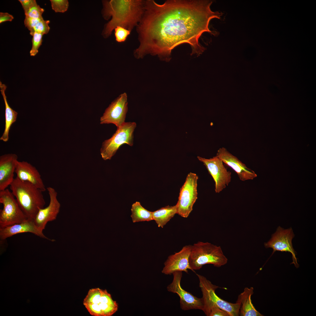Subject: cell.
<instances>
[{"label": "cell", "instance_id": "6da1fadb", "mask_svg": "<svg viewBox=\"0 0 316 316\" xmlns=\"http://www.w3.org/2000/svg\"><path fill=\"white\" fill-rule=\"evenodd\" d=\"M212 1L201 0H169L160 4L154 0L144 3V10L138 28L140 45L135 52L138 58L146 54L157 55L168 62L172 50L183 44H189L191 55L200 56L205 48L199 42L202 34H214L209 28L210 21L220 19L222 13L213 11Z\"/></svg>", "mask_w": 316, "mask_h": 316}, {"label": "cell", "instance_id": "7a4b0ae2", "mask_svg": "<svg viewBox=\"0 0 316 316\" xmlns=\"http://www.w3.org/2000/svg\"><path fill=\"white\" fill-rule=\"evenodd\" d=\"M103 2L104 18L108 20L112 16L103 31L105 38L109 36L117 26L131 30L141 19L144 10V4L142 0H111Z\"/></svg>", "mask_w": 316, "mask_h": 316}, {"label": "cell", "instance_id": "3957f363", "mask_svg": "<svg viewBox=\"0 0 316 316\" xmlns=\"http://www.w3.org/2000/svg\"><path fill=\"white\" fill-rule=\"evenodd\" d=\"M10 188L28 219H33L39 209L44 207L43 192L32 183L16 177Z\"/></svg>", "mask_w": 316, "mask_h": 316}, {"label": "cell", "instance_id": "277c9868", "mask_svg": "<svg viewBox=\"0 0 316 316\" xmlns=\"http://www.w3.org/2000/svg\"><path fill=\"white\" fill-rule=\"evenodd\" d=\"M228 260L220 246L201 241L191 245L189 262L194 272L207 264L220 267L226 264Z\"/></svg>", "mask_w": 316, "mask_h": 316}, {"label": "cell", "instance_id": "5b68a950", "mask_svg": "<svg viewBox=\"0 0 316 316\" xmlns=\"http://www.w3.org/2000/svg\"><path fill=\"white\" fill-rule=\"evenodd\" d=\"M199 280V286L202 292L203 307L202 311L208 316L210 311L216 306L227 312L229 316L239 315L240 305L232 303L221 298L215 293L219 287L213 284L205 276L196 274Z\"/></svg>", "mask_w": 316, "mask_h": 316}, {"label": "cell", "instance_id": "8992f818", "mask_svg": "<svg viewBox=\"0 0 316 316\" xmlns=\"http://www.w3.org/2000/svg\"><path fill=\"white\" fill-rule=\"evenodd\" d=\"M83 304L93 316H111L117 310L118 305L106 289L98 288L90 289L83 300Z\"/></svg>", "mask_w": 316, "mask_h": 316}, {"label": "cell", "instance_id": "52a82bcc", "mask_svg": "<svg viewBox=\"0 0 316 316\" xmlns=\"http://www.w3.org/2000/svg\"><path fill=\"white\" fill-rule=\"evenodd\" d=\"M136 126L135 122H125L117 128L112 137L105 140L100 149L102 157L104 160L110 159L120 147L124 144L132 146L133 143V133Z\"/></svg>", "mask_w": 316, "mask_h": 316}, {"label": "cell", "instance_id": "ba28073f", "mask_svg": "<svg viewBox=\"0 0 316 316\" xmlns=\"http://www.w3.org/2000/svg\"><path fill=\"white\" fill-rule=\"evenodd\" d=\"M11 191L8 189L0 191V228L22 222L28 219Z\"/></svg>", "mask_w": 316, "mask_h": 316}, {"label": "cell", "instance_id": "9c48e42d", "mask_svg": "<svg viewBox=\"0 0 316 316\" xmlns=\"http://www.w3.org/2000/svg\"><path fill=\"white\" fill-rule=\"evenodd\" d=\"M198 179V176L196 174L189 173L180 189L178 200L176 204L177 214L184 218L188 217L197 198Z\"/></svg>", "mask_w": 316, "mask_h": 316}, {"label": "cell", "instance_id": "30bf717a", "mask_svg": "<svg viewBox=\"0 0 316 316\" xmlns=\"http://www.w3.org/2000/svg\"><path fill=\"white\" fill-rule=\"evenodd\" d=\"M202 162L215 183V191L219 193L228 186L231 180V173L228 171L223 162L217 156L209 159L197 156Z\"/></svg>", "mask_w": 316, "mask_h": 316}, {"label": "cell", "instance_id": "8fae6325", "mask_svg": "<svg viewBox=\"0 0 316 316\" xmlns=\"http://www.w3.org/2000/svg\"><path fill=\"white\" fill-rule=\"evenodd\" d=\"M173 279L167 287V291L177 294L180 298V308L183 310L198 309L202 310L203 307L202 298H200L183 289L181 284L182 272H176L172 274Z\"/></svg>", "mask_w": 316, "mask_h": 316}, {"label": "cell", "instance_id": "7c38bea8", "mask_svg": "<svg viewBox=\"0 0 316 316\" xmlns=\"http://www.w3.org/2000/svg\"><path fill=\"white\" fill-rule=\"evenodd\" d=\"M294 235L291 227L287 229H284L280 226L277 229L275 232L272 235L270 239L264 244L265 247L271 248L273 250L272 255L276 251L288 252L292 255L293 260L291 264H293L297 268L299 267L297 258L296 257V252L293 249L292 241L294 237Z\"/></svg>", "mask_w": 316, "mask_h": 316}, {"label": "cell", "instance_id": "4fadbf2b", "mask_svg": "<svg viewBox=\"0 0 316 316\" xmlns=\"http://www.w3.org/2000/svg\"><path fill=\"white\" fill-rule=\"evenodd\" d=\"M127 95L126 93L121 95L111 103L101 117V124L112 123L117 128L125 122L128 110Z\"/></svg>", "mask_w": 316, "mask_h": 316}, {"label": "cell", "instance_id": "5bb4252c", "mask_svg": "<svg viewBox=\"0 0 316 316\" xmlns=\"http://www.w3.org/2000/svg\"><path fill=\"white\" fill-rule=\"evenodd\" d=\"M191 249V245H186L179 252L169 256L164 263L162 273L170 275L176 272H184L188 273V269L193 272L189 262Z\"/></svg>", "mask_w": 316, "mask_h": 316}, {"label": "cell", "instance_id": "9a60e30c", "mask_svg": "<svg viewBox=\"0 0 316 316\" xmlns=\"http://www.w3.org/2000/svg\"><path fill=\"white\" fill-rule=\"evenodd\" d=\"M50 197L49 205L39 210L33 220L37 227L43 231L47 223L56 219L60 209L61 205L58 201L57 193L55 190L51 187L47 188Z\"/></svg>", "mask_w": 316, "mask_h": 316}, {"label": "cell", "instance_id": "2e32d148", "mask_svg": "<svg viewBox=\"0 0 316 316\" xmlns=\"http://www.w3.org/2000/svg\"><path fill=\"white\" fill-rule=\"evenodd\" d=\"M216 156L235 171L241 181H244L252 180L257 177L256 174L253 171L248 168L225 148H220L217 151Z\"/></svg>", "mask_w": 316, "mask_h": 316}, {"label": "cell", "instance_id": "e0dca14e", "mask_svg": "<svg viewBox=\"0 0 316 316\" xmlns=\"http://www.w3.org/2000/svg\"><path fill=\"white\" fill-rule=\"evenodd\" d=\"M15 173L20 180L29 182L43 192L46 188L39 172L34 166L27 162H16Z\"/></svg>", "mask_w": 316, "mask_h": 316}, {"label": "cell", "instance_id": "ac0fdd59", "mask_svg": "<svg viewBox=\"0 0 316 316\" xmlns=\"http://www.w3.org/2000/svg\"><path fill=\"white\" fill-rule=\"evenodd\" d=\"M30 233L41 238L53 241L46 237L37 226L33 219H28L20 223L4 228H0V239L4 241L7 238L17 234Z\"/></svg>", "mask_w": 316, "mask_h": 316}, {"label": "cell", "instance_id": "d6986e66", "mask_svg": "<svg viewBox=\"0 0 316 316\" xmlns=\"http://www.w3.org/2000/svg\"><path fill=\"white\" fill-rule=\"evenodd\" d=\"M18 158L16 154L12 153L0 156V191L7 189L13 181Z\"/></svg>", "mask_w": 316, "mask_h": 316}, {"label": "cell", "instance_id": "ffe728a7", "mask_svg": "<svg viewBox=\"0 0 316 316\" xmlns=\"http://www.w3.org/2000/svg\"><path fill=\"white\" fill-rule=\"evenodd\" d=\"M254 293V288L245 287L238 296L236 303L240 305L239 315L241 316H263L257 311L252 302L251 297Z\"/></svg>", "mask_w": 316, "mask_h": 316}, {"label": "cell", "instance_id": "44dd1931", "mask_svg": "<svg viewBox=\"0 0 316 316\" xmlns=\"http://www.w3.org/2000/svg\"><path fill=\"white\" fill-rule=\"evenodd\" d=\"M0 88L5 106V129L2 135L0 138V140L6 142L9 139V134L10 128L12 125L16 121L18 113L9 106L5 94L6 86L5 84H3L1 81L0 82Z\"/></svg>", "mask_w": 316, "mask_h": 316}, {"label": "cell", "instance_id": "7402d4cb", "mask_svg": "<svg viewBox=\"0 0 316 316\" xmlns=\"http://www.w3.org/2000/svg\"><path fill=\"white\" fill-rule=\"evenodd\" d=\"M176 205L173 206L168 205L152 212L153 220L158 227L162 228L177 214Z\"/></svg>", "mask_w": 316, "mask_h": 316}, {"label": "cell", "instance_id": "603a6c76", "mask_svg": "<svg viewBox=\"0 0 316 316\" xmlns=\"http://www.w3.org/2000/svg\"><path fill=\"white\" fill-rule=\"evenodd\" d=\"M49 20H44L43 18L34 19L25 16L24 20L25 27L30 31V34L32 36L35 32L43 35L47 34L50 28L49 26Z\"/></svg>", "mask_w": 316, "mask_h": 316}, {"label": "cell", "instance_id": "cb8c5ba5", "mask_svg": "<svg viewBox=\"0 0 316 316\" xmlns=\"http://www.w3.org/2000/svg\"><path fill=\"white\" fill-rule=\"evenodd\" d=\"M131 210V217L133 223L153 220L152 212L144 208L139 202L136 201L133 203Z\"/></svg>", "mask_w": 316, "mask_h": 316}, {"label": "cell", "instance_id": "d4e9b609", "mask_svg": "<svg viewBox=\"0 0 316 316\" xmlns=\"http://www.w3.org/2000/svg\"><path fill=\"white\" fill-rule=\"evenodd\" d=\"M43 35L42 34L37 32L34 33L32 35V45L30 51L31 56H34L38 53V49L42 45Z\"/></svg>", "mask_w": 316, "mask_h": 316}, {"label": "cell", "instance_id": "484cf974", "mask_svg": "<svg viewBox=\"0 0 316 316\" xmlns=\"http://www.w3.org/2000/svg\"><path fill=\"white\" fill-rule=\"evenodd\" d=\"M52 9L56 12L64 13L68 9L69 4L67 0H50Z\"/></svg>", "mask_w": 316, "mask_h": 316}, {"label": "cell", "instance_id": "4316f807", "mask_svg": "<svg viewBox=\"0 0 316 316\" xmlns=\"http://www.w3.org/2000/svg\"><path fill=\"white\" fill-rule=\"evenodd\" d=\"M44 11V9L37 4L25 12V16L31 18L39 19L42 18V15Z\"/></svg>", "mask_w": 316, "mask_h": 316}, {"label": "cell", "instance_id": "83f0119b", "mask_svg": "<svg viewBox=\"0 0 316 316\" xmlns=\"http://www.w3.org/2000/svg\"><path fill=\"white\" fill-rule=\"evenodd\" d=\"M131 30L126 29L122 27L117 26L115 28V35L116 41L118 42L124 41Z\"/></svg>", "mask_w": 316, "mask_h": 316}, {"label": "cell", "instance_id": "f1b7e54d", "mask_svg": "<svg viewBox=\"0 0 316 316\" xmlns=\"http://www.w3.org/2000/svg\"><path fill=\"white\" fill-rule=\"evenodd\" d=\"M18 1L21 4L24 12L37 4L35 0H19Z\"/></svg>", "mask_w": 316, "mask_h": 316}, {"label": "cell", "instance_id": "f546056e", "mask_svg": "<svg viewBox=\"0 0 316 316\" xmlns=\"http://www.w3.org/2000/svg\"><path fill=\"white\" fill-rule=\"evenodd\" d=\"M13 16L8 13H0V23L9 21H11L13 19Z\"/></svg>", "mask_w": 316, "mask_h": 316}]
</instances>
